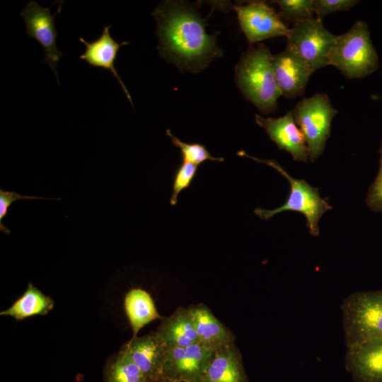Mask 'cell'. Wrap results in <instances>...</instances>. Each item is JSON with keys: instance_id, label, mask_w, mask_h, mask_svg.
<instances>
[{"instance_id": "obj_24", "label": "cell", "mask_w": 382, "mask_h": 382, "mask_svg": "<svg viewBox=\"0 0 382 382\" xmlns=\"http://www.w3.org/2000/svg\"><path fill=\"white\" fill-rule=\"evenodd\" d=\"M197 165L186 162H183L177 168L170 198L171 205L174 206L177 204L179 194L192 184L197 175Z\"/></svg>"}, {"instance_id": "obj_27", "label": "cell", "mask_w": 382, "mask_h": 382, "mask_svg": "<svg viewBox=\"0 0 382 382\" xmlns=\"http://www.w3.org/2000/svg\"><path fill=\"white\" fill-rule=\"evenodd\" d=\"M366 203L372 209L382 212V158L378 175L369 190Z\"/></svg>"}, {"instance_id": "obj_22", "label": "cell", "mask_w": 382, "mask_h": 382, "mask_svg": "<svg viewBox=\"0 0 382 382\" xmlns=\"http://www.w3.org/2000/svg\"><path fill=\"white\" fill-rule=\"evenodd\" d=\"M166 134L171 139L173 144L180 149L183 162L198 166L209 160L216 162L224 161L223 158L214 157L203 144L184 142L173 136L170 129L166 130Z\"/></svg>"}, {"instance_id": "obj_12", "label": "cell", "mask_w": 382, "mask_h": 382, "mask_svg": "<svg viewBox=\"0 0 382 382\" xmlns=\"http://www.w3.org/2000/svg\"><path fill=\"white\" fill-rule=\"evenodd\" d=\"M256 123L263 128L278 148L291 154L299 162H306L308 150L305 138L296 124L292 112L278 117H262L255 115Z\"/></svg>"}, {"instance_id": "obj_3", "label": "cell", "mask_w": 382, "mask_h": 382, "mask_svg": "<svg viewBox=\"0 0 382 382\" xmlns=\"http://www.w3.org/2000/svg\"><path fill=\"white\" fill-rule=\"evenodd\" d=\"M328 64L349 79H359L374 72L378 57L366 23L357 21L345 33L337 35L328 54Z\"/></svg>"}, {"instance_id": "obj_26", "label": "cell", "mask_w": 382, "mask_h": 382, "mask_svg": "<svg viewBox=\"0 0 382 382\" xmlns=\"http://www.w3.org/2000/svg\"><path fill=\"white\" fill-rule=\"evenodd\" d=\"M21 199L61 200L60 197L45 198L36 196L21 195L15 191H4L0 189V231L5 234L9 235L11 231L8 228L4 226L2 219L6 216L11 204L16 200Z\"/></svg>"}, {"instance_id": "obj_21", "label": "cell", "mask_w": 382, "mask_h": 382, "mask_svg": "<svg viewBox=\"0 0 382 382\" xmlns=\"http://www.w3.org/2000/svg\"><path fill=\"white\" fill-rule=\"evenodd\" d=\"M103 382H148L145 376L122 349L105 365Z\"/></svg>"}, {"instance_id": "obj_13", "label": "cell", "mask_w": 382, "mask_h": 382, "mask_svg": "<svg viewBox=\"0 0 382 382\" xmlns=\"http://www.w3.org/2000/svg\"><path fill=\"white\" fill-rule=\"evenodd\" d=\"M345 367L356 382H382V339L346 347Z\"/></svg>"}, {"instance_id": "obj_18", "label": "cell", "mask_w": 382, "mask_h": 382, "mask_svg": "<svg viewBox=\"0 0 382 382\" xmlns=\"http://www.w3.org/2000/svg\"><path fill=\"white\" fill-rule=\"evenodd\" d=\"M54 301L43 294L32 282H29L26 290L7 309L2 311L0 316H10L21 320L34 316H45L54 308Z\"/></svg>"}, {"instance_id": "obj_10", "label": "cell", "mask_w": 382, "mask_h": 382, "mask_svg": "<svg viewBox=\"0 0 382 382\" xmlns=\"http://www.w3.org/2000/svg\"><path fill=\"white\" fill-rule=\"evenodd\" d=\"M238 22L250 43L279 37H286L289 28L275 11L264 1L235 6Z\"/></svg>"}, {"instance_id": "obj_29", "label": "cell", "mask_w": 382, "mask_h": 382, "mask_svg": "<svg viewBox=\"0 0 382 382\" xmlns=\"http://www.w3.org/2000/svg\"><path fill=\"white\" fill-rule=\"evenodd\" d=\"M381 153H382V148H381Z\"/></svg>"}, {"instance_id": "obj_11", "label": "cell", "mask_w": 382, "mask_h": 382, "mask_svg": "<svg viewBox=\"0 0 382 382\" xmlns=\"http://www.w3.org/2000/svg\"><path fill=\"white\" fill-rule=\"evenodd\" d=\"M167 345L158 332L139 337H132L124 350L140 369L148 382L162 379Z\"/></svg>"}, {"instance_id": "obj_15", "label": "cell", "mask_w": 382, "mask_h": 382, "mask_svg": "<svg viewBox=\"0 0 382 382\" xmlns=\"http://www.w3.org/2000/svg\"><path fill=\"white\" fill-rule=\"evenodd\" d=\"M111 28L110 25L104 26L101 35L92 42H87L83 37H79V41L86 47L85 52L79 56V59L91 66L103 68L111 72L133 105L131 96L115 67L118 51L121 47L129 45V42L124 41L119 43L115 41L110 33Z\"/></svg>"}, {"instance_id": "obj_23", "label": "cell", "mask_w": 382, "mask_h": 382, "mask_svg": "<svg viewBox=\"0 0 382 382\" xmlns=\"http://www.w3.org/2000/svg\"><path fill=\"white\" fill-rule=\"evenodd\" d=\"M279 8V16L294 23L313 18V0H277L273 1Z\"/></svg>"}, {"instance_id": "obj_25", "label": "cell", "mask_w": 382, "mask_h": 382, "mask_svg": "<svg viewBox=\"0 0 382 382\" xmlns=\"http://www.w3.org/2000/svg\"><path fill=\"white\" fill-rule=\"evenodd\" d=\"M358 2L355 0H313L314 13L316 18L323 20L325 16L349 10Z\"/></svg>"}, {"instance_id": "obj_28", "label": "cell", "mask_w": 382, "mask_h": 382, "mask_svg": "<svg viewBox=\"0 0 382 382\" xmlns=\"http://www.w3.org/2000/svg\"><path fill=\"white\" fill-rule=\"evenodd\" d=\"M156 382H173V381H166V380H164V379H161V380H159Z\"/></svg>"}, {"instance_id": "obj_17", "label": "cell", "mask_w": 382, "mask_h": 382, "mask_svg": "<svg viewBox=\"0 0 382 382\" xmlns=\"http://www.w3.org/2000/svg\"><path fill=\"white\" fill-rule=\"evenodd\" d=\"M188 311L199 344L215 351L231 343L232 335L209 310L197 306L188 309Z\"/></svg>"}, {"instance_id": "obj_4", "label": "cell", "mask_w": 382, "mask_h": 382, "mask_svg": "<svg viewBox=\"0 0 382 382\" xmlns=\"http://www.w3.org/2000/svg\"><path fill=\"white\" fill-rule=\"evenodd\" d=\"M341 309L346 347L382 339V289L352 293Z\"/></svg>"}, {"instance_id": "obj_5", "label": "cell", "mask_w": 382, "mask_h": 382, "mask_svg": "<svg viewBox=\"0 0 382 382\" xmlns=\"http://www.w3.org/2000/svg\"><path fill=\"white\" fill-rule=\"evenodd\" d=\"M238 155L267 164L285 177L290 184L291 191L289 198L282 206L274 209L257 207L254 210L255 214L260 219L269 220L284 211L298 212L306 217L310 234L317 236L319 234L318 224L320 218L327 211L332 209V206L320 196L318 189L310 185L304 180L292 178L273 159L257 158L247 154L243 150L238 152Z\"/></svg>"}, {"instance_id": "obj_9", "label": "cell", "mask_w": 382, "mask_h": 382, "mask_svg": "<svg viewBox=\"0 0 382 382\" xmlns=\"http://www.w3.org/2000/svg\"><path fill=\"white\" fill-rule=\"evenodd\" d=\"M213 352L201 344L185 347H168L162 379L173 382H202Z\"/></svg>"}, {"instance_id": "obj_19", "label": "cell", "mask_w": 382, "mask_h": 382, "mask_svg": "<svg viewBox=\"0 0 382 382\" xmlns=\"http://www.w3.org/2000/svg\"><path fill=\"white\" fill-rule=\"evenodd\" d=\"M125 313L131 325L133 337L150 322L161 318L150 294L139 288L129 290L124 300Z\"/></svg>"}, {"instance_id": "obj_7", "label": "cell", "mask_w": 382, "mask_h": 382, "mask_svg": "<svg viewBox=\"0 0 382 382\" xmlns=\"http://www.w3.org/2000/svg\"><path fill=\"white\" fill-rule=\"evenodd\" d=\"M336 37L325 28L321 19L313 17L294 23L286 36V48L314 72L329 65L328 54Z\"/></svg>"}, {"instance_id": "obj_8", "label": "cell", "mask_w": 382, "mask_h": 382, "mask_svg": "<svg viewBox=\"0 0 382 382\" xmlns=\"http://www.w3.org/2000/svg\"><path fill=\"white\" fill-rule=\"evenodd\" d=\"M64 1H60L57 11L52 13L50 8L41 7L36 1H30L21 11L26 28V34L35 39L44 49L45 57L42 61L55 74L58 84L57 66L63 54L57 48V31L54 25L56 15L61 13Z\"/></svg>"}, {"instance_id": "obj_20", "label": "cell", "mask_w": 382, "mask_h": 382, "mask_svg": "<svg viewBox=\"0 0 382 382\" xmlns=\"http://www.w3.org/2000/svg\"><path fill=\"white\" fill-rule=\"evenodd\" d=\"M157 332L168 347H185L199 344L188 310L176 312Z\"/></svg>"}, {"instance_id": "obj_1", "label": "cell", "mask_w": 382, "mask_h": 382, "mask_svg": "<svg viewBox=\"0 0 382 382\" xmlns=\"http://www.w3.org/2000/svg\"><path fill=\"white\" fill-rule=\"evenodd\" d=\"M157 21L158 49L161 55L179 66L202 69L221 53L213 35L195 9L180 2L166 1L151 13Z\"/></svg>"}, {"instance_id": "obj_14", "label": "cell", "mask_w": 382, "mask_h": 382, "mask_svg": "<svg viewBox=\"0 0 382 382\" xmlns=\"http://www.w3.org/2000/svg\"><path fill=\"white\" fill-rule=\"evenodd\" d=\"M272 65L282 96L294 98L303 94L313 71L299 57L286 48L272 56Z\"/></svg>"}, {"instance_id": "obj_6", "label": "cell", "mask_w": 382, "mask_h": 382, "mask_svg": "<svg viewBox=\"0 0 382 382\" xmlns=\"http://www.w3.org/2000/svg\"><path fill=\"white\" fill-rule=\"evenodd\" d=\"M291 112L305 138L308 158L313 162L323 153L337 110L327 95L316 93L298 102Z\"/></svg>"}, {"instance_id": "obj_16", "label": "cell", "mask_w": 382, "mask_h": 382, "mask_svg": "<svg viewBox=\"0 0 382 382\" xmlns=\"http://www.w3.org/2000/svg\"><path fill=\"white\" fill-rule=\"evenodd\" d=\"M231 345L214 351L202 382H247L241 357Z\"/></svg>"}, {"instance_id": "obj_2", "label": "cell", "mask_w": 382, "mask_h": 382, "mask_svg": "<svg viewBox=\"0 0 382 382\" xmlns=\"http://www.w3.org/2000/svg\"><path fill=\"white\" fill-rule=\"evenodd\" d=\"M272 54L263 44L243 54L236 66V81L245 97L262 113L274 112L282 96L273 72Z\"/></svg>"}]
</instances>
